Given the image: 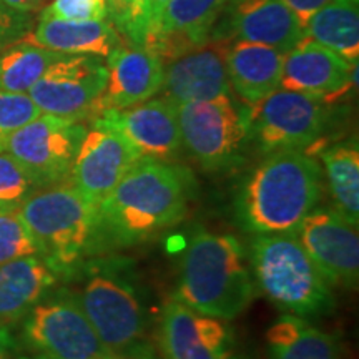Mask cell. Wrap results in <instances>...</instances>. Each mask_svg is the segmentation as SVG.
I'll list each match as a JSON object with an SVG mask.
<instances>
[{
  "instance_id": "4fadbf2b",
  "label": "cell",
  "mask_w": 359,
  "mask_h": 359,
  "mask_svg": "<svg viewBox=\"0 0 359 359\" xmlns=\"http://www.w3.org/2000/svg\"><path fill=\"white\" fill-rule=\"evenodd\" d=\"M233 330L228 321L195 311L168 299L158 323V348L163 359H231Z\"/></svg>"
},
{
  "instance_id": "1f68e13d",
  "label": "cell",
  "mask_w": 359,
  "mask_h": 359,
  "mask_svg": "<svg viewBox=\"0 0 359 359\" xmlns=\"http://www.w3.org/2000/svg\"><path fill=\"white\" fill-rule=\"evenodd\" d=\"M32 17L30 13L11 11L0 6V52L30 32Z\"/></svg>"
},
{
  "instance_id": "7a4b0ae2",
  "label": "cell",
  "mask_w": 359,
  "mask_h": 359,
  "mask_svg": "<svg viewBox=\"0 0 359 359\" xmlns=\"http://www.w3.org/2000/svg\"><path fill=\"white\" fill-rule=\"evenodd\" d=\"M325 195L321 163L298 150L275 151L253 168L236 193V222L251 235L294 233Z\"/></svg>"
},
{
  "instance_id": "f35d334b",
  "label": "cell",
  "mask_w": 359,
  "mask_h": 359,
  "mask_svg": "<svg viewBox=\"0 0 359 359\" xmlns=\"http://www.w3.org/2000/svg\"><path fill=\"white\" fill-rule=\"evenodd\" d=\"M231 359H250L248 356H243V354H233Z\"/></svg>"
},
{
  "instance_id": "5b68a950",
  "label": "cell",
  "mask_w": 359,
  "mask_h": 359,
  "mask_svg": "<svg viewBox=\"0 0 359 359\" xmlns=\"http://www.w3.org/2000/svg\"><path fill=\"white\" fill-rule=\"evenodd\" d=\"M248 259L257 290L285 314L316 318L333 309V288L294 233L253 235Z\"/></svg>"
},
{
  "instance_id": "d6a6232c",
  "label": "cell",
  "mask_w": 359,
  "mask_h": 359,
  "mask_svg": "<svg viewBox=\"0 0 359 359\" xmlns=\"http://www.w3.org/2000/svg\"><path fill=\"white\" fill-rule=\"evenodd\" d=\"M148 29H150V12L148 0H133L132 4V39L130 45L143 47Z\"/></svg>"
},
{
  "instance_id": "74e56055",
  "label": "cell",
  "mask_w": 359,
  "mask_h": 359,
  "mask_svg": "<svg viewBox=\"0 0 359 359\" xmlns=\"http://www.w3.org/2000/svg\"><path fill=\"white\" fill-rule=\"evenodd\" d=\"M114 359H155L154 353H142V354H133V356H123V358H114Z\"/></svg>"
},
{
  "instance_id": "ffe728a7",
  "label": "cell",
  "mask_w": 359,
  "mask_h": 359,
  "mask_svg": "<svg viewBox=\"0 0 359 359\" xmlns=\"http://www.w3.org/2000/svg\"><path fill=\"white\" fill-rule=\"evenodd\" d=\"M226 30L230 37L262 43L288 53L306 37L304 27L283 0H230Z\"/></svg>"
},
{
  "instance_id": "8d00e7d4",
  "label": "cell",
  "mask_w": 359,
  "mask_h": 359,
  "mask_svg": "<svg viewBox=\"0 0 359 359\" xmlns=\"http://www.w3.org/2000/svg\"><path fill=\"white\" fill-rule=\"evenodd\" d=\"M168 2L170 0H148V12H150V29H148V34L154 32L156 27H158Z\"/></svg>"
},
{
  "instance_id": "e0dca14e",
  "label": "cell",
  "mask_w": 359,
  "mask_h": 359,
  "mask_svg": "<svg viewBox=\"0 0 359 359\" xmlns=\"http://www.w3.org/2000/svg\"><path fill=\"white\" fill-rule=\"evenodd\" d=\"M228 47V39L208 40L167 62L163 65L161 97L178 105L230 95L231 87L226 72Z\"/></svg>"
},
{
  "instance_id": "e575fe53",
  "label": "cell",
  "mask_w": 359,
  "mask_h": 359,
  "mask_svg": "<svg viewBox=\"0 0 359 359\" xmlns=\"http://www.w3.org/2000/svg\"><path fill=\"white\" fill-rule=\"evenodd\" d=\"M0 359H24L19 343L8 327H0Z\"/></svg>"
},
{
  "instance_id": "ac0fdd59",
  "label": "cell",
  "mask_w": 359,
  "mask_h": 359,
  "mask_svg": "<svg viewBox=\"0 0 359 359\" xmlns=\"http://www.w3.org/2000/svg\"><path fill=\"white\" fill-rule=\"evenodd\" d=\"M105 64L109 69V80L93 109L92 118L105 110L130 109L160 93L163 62L147 48L118 45L107 57Z\"/></svg>"
},
{
  "instance_id": "d590c367",
  "label": "cell",
  "mask_w": 359,
  "mask_h": 359,
  "mask_svg": "<svg viewBox=\"0 0 359 359\" xmlns=\"http://www.w3.org/2000/svg\"><path fill=\"white\" fill-rule=\"evenodd\" d=\"M48 0H0V6L11 8V11L22 12V13H32L42 11Z\"/></svg>"
},
{
  "instance_id": "6da1fadb",
  "label": "cell",
  "mask_w": 359,
  "mask_h": 359,
  "mask_svg": "<svg viewBox=\"0 0 359 359\" xmlns=\"http://www.w3.org/2000/svg\"><path fill=\"white\" fill-rule=\"evenodd\" d=\"M191 172L172 161L140 158L98 205V245L130 248L154 240L187 217Z\"/></svg>"
},
{
  "instance_id": "ba28073f",
  "label": "cell",
  "mask_w": 359,
  "mask_h": 359,
  "mask_svg": "<svg viewBox=\"0 0 359 359\" xmlns=\"http://www.w3.org/2000/svg\"><path fill=\"white\" fill-rule=\"evenodd\" d=\"M22 344L35 359H114L70 291L45 296L22 318Z\"/></svg>"
},
{
  "instance_id": "d4e9b609",
  "label": "cell",
  "mask_w": 359,
  "mask_h": 359,
  "mask_svg": "<svg viewBox=\"0 0 359 359\" xmlns=\"http://www.w3.org/2000/svg\"><path fill=\"white\" fill-rule=\"evenodd\" d=\"M304 34L349 62L359 58V0H331L304 24Z\"/></svg>"
},
{
  "instance_id": "484cf974",
  "label": "cell",
  "mask_w": 359,
  "mask_h": 359,
  "mask_svg": "<svg viewBox=\"0 0 359 359\" xmlns=\"http://www.w3.org/2000/svg\"><path fill=\"white\" fill-rule=\"evenodd\" d=\"M325 187L330 190L334 212L353 226L359 223V150L358 143L346 142L326 148L321 154Z\"/></svg>"
},
{
  "instance_id": "83f0119b",
  "label": "cell",
  "mask_w": 359,
  "mask_h": 359,
  "mask_svg": "<svg viewBox=\"0 0 359 359\" xmlns=\"http://www.w3.org/2000/svg\"><path fill=\"white\" fill-rule=\"evenodd\" d=\"M37 190L25 170L6 150H0V213L17 212Z\"/></svg>"
},
{
  "instance_id": "7c38bea8",
  "label": "cell",
  "mask_w": 359,
  "mask_h": 359,
  "mask_svg": "<svg viewBox=\"0 0 359 359\" xmlns=\"http://www.w3.org/2000/svg\"><path fill=\"white\" fill-rule=\"evenodd\" d=\"M294 235L331 288H358V226L348 223L333 208L316 206L296 228Z\"/></svg>"
},
{
  "instance_id": "f546056e",
  "label": "cell",
  "mask_w": 359,
  "mask_h": 359,
  "mask_svg": "<svg viewBox=\"0 0 359 359\" xmlns=\"http://www.w3.org/2000/svg\"><path fill=\"white\" fill-rule=\"evenodd\" d=\"M42 114L27 93H13L0 90V150L8 138L24 125Z\"/></svg>"
},
{
  "instance_id": "8fae6325",
  "label": "cell",
  "mask_w": 359,
  "mask_h": 359,
  "mask_svg": "<svg viewBox=\"0 0 359 359\" xmlns=\"http://www.w3.org/2000/svg\"><path fill=\"white\" fill-rule=\"evenodd\" d=\"M107 80L109 69L102 57L62 55L27 95L42 114L83 122L92 116Z\"/></svg>"
},
{
  "instance_id": "2e32d148",
  "label": "cell",
  "mask_w": 359,
  "mask_h": 359,
  "mask_svg": "<svg viewBox=\"0 0 359 359\" xmlns=\"http://www.w3.org/2000/svg\"><path fill=\"white\" fill-rule=\"evenodd\" d=\"M140 158L122 135L92 123L80 143L69 182L98 206Z\"/></svg>"
},
{
  "instance_id": "3957f363",
  "label": "cell",
  "mask_w": 359,
  "mask_h": 359,
  "mask_svg": "<svg viewBox=\"0 0 359 359\" xmlns=\"http://www.w3.org/2000/svg\"><path fill=\"white\" fill-rule=\"evenodd\" d=\"M258 296L248 253L236 236L196 231L180 257L175 299L208 316L231 321Z\"/></svg>"
},
{
  "instance_id": "603a6c76",
  "label": "cell",
  "mask_w": 359,
  "mask_h": 359,
  "mask_svg": "<svg viewBox=\"0 0 359 359\" xmlns=\"http://www.w3.org/2000/svg\"><path fill=\"white\" fill-rule=\"evenodd\" d=\"M40 47L50 48L65 55H95L107 58L122 37L107 20H40L30 35Z\"/></svg>"
},
{
  "instance_id": "d6986e66",
  "label": "cell",
  "mask_w": 359,
  "mask_h": 359,
  "mask_svg": "<svg viewBox=\"0 0 359 359\" xmlns=\"http://www.w3.org/2000/svg\"><path fill=\"white\" fill-rule=\"evenodd\" d=\"M230 0H170L160 24L147 35L143 48L163 62L208 42Z\"/></svg>"
},
{
  "instance_id": "44dd1931",
  "label": "cell",
  "mask_w": 359,
  "mask_h": 359,
  "mask_svg": "<svg viewBox=\"0 0 359 359\" xmlns=\"http://www.w3.org/2000/svg\"><path fill=\"white\" fill-rule=\"evenodd\" d=\"M285 53L262 43L235 40L226 53L231 90L246 105H257L281 88Z\"/></svg>"
},
{
  "instance_id": "8992f818",
  "label": "cell",
  "mask_w": 359,
  "mask_h": 359,
  "mask_svg": "<svg viewBox=\"0 0 359 359\" xmlns=\"http://www.w3.org/2000/svg\"><path fill=\"white\" fill-rule=\"evenodd\" d=\"M75 296L111 358L151 351L145 306L135 286L116 269L97 264Z\"/></svg>"
},
{
  "instance_id": "cb8c5ba5",
  "label": "cell",
  "mask_w": 359,
  "mask_h": 359,
  "mask_svg": "<svg viewBox=\"0 0 359 359\" xmlns=\"http://www.w3.org/2000/svg\"><path fill=\"white\" fill-rule=\"evenodd\" d=\"M266 349L268 359H343V346L334 334L294 314H283L273 323Z\"/></svg>"
},
{
  "instance_id": "9a60e30c",
  "label": "cell",
  "mask_w": 359,
  "mask_h": 359,
  "mask_svg": "<svg viewBox=\"0 0 359 359\" xmlns=\"http://www.w3.org/2000/svg\"><path fill=\"white\" fill-rule=\"evenodd\" d=\"M358 83V62L304 37L283 60L281 88L303 93L330 105L343 98Z\"/></svg>"
},
{
  "instance_id": "30bf717a",
  "label": "cell",
  "mask_w": 359,
  "mask_h": 359,
  "mask_svg": "<svg viewBox=\"0 0 359 359\" xmlns=\"http://www.w3.org/2000/svg\"><path fill=\"white\" fill-rule=\"evenodd\" d=\"M87 127L79 120L40 114L8 138L4 150L12 156L37 188L69 180Z\"/></svg>"
},
{
  "instance_id": "4316f807",
  "label": "cell",
  "mask_w": 359,
  "mask_h": 359,
  "mask_svg": "<svg viewBox=\"0 0 359 359\" xmlns=\"http://www.w3.org/2000/svg\"><path fill=\"white\" fill-rule=\"evenodd\" d=\"M65 53L40 47L30 39L17 40L0 52V90L29 93L53 62Z\"/></svg>"
},
{
  "instance_id": "7402d4cb",
  "label": "cell",
  "mask_w": 359,
  "mask_h": 359,
  "mask_svg": "<svg viewBox=\"0 0 359 359\" xmlns=\"http://www.w3.org/2000/svg\"><path fill=\"white\" fill-rule=\"evenodd\" d=\"M53 269L40 257L0 264V327L20 321L57 283Z\"/></svg>"
},
{
  "instance_id": "f1b7e54d",
  "label": "cell",
  "mask_w": 359,
  "mask_h": 359,
  "mask_svg": "<svg viewBox=\"0 0 359 359\" xmlns=\"http://www.w3.org/2000/svg\"><path fill=\"white\" fill-rule=\"evenodd\" d=\"M27 257H40L32 233L19 212L0 213V264Z\"/></svg>"
},
{
  "instance_id": "5bb4252c",
  "label": "cell",
  "mask_w": 359,
  "mask_h": 359,
  "mask_svg": "<svg viewBox=\"0 0 359 359\" xmlns=\"http://www.w3.org/2000/svg\"><path fill=\"white\" fill-rule=\"evenodd\" d=\"M92 123L115 130L142 158L172 161L182 151L177 107L168 98H150L123 110H105Z\"/></svg>"
},
{
  "instance_id": "836d02e7",
  "label": "cell",
  "mask_w": 359,
  "mask_h": 359,
  "mask_svg": "<svg viewBox=\"0 0 359 359\" xmlns=\"http://www.w3.org/2000/svg\"><path fill=\"white\" fill-rule=\"evenodd\" d=\"M283 2L293 11L294 15L298 17V20L304 27V24L311 19L314 13L325 7L326 4H330L331 0H283Z\"/></svg>"
},
{
  "instance_id": "9c48e42d",
  "label": "cell",
  "mask_w": 359,
  "mask_h": 359,
  "mask_svg": "<svg viewBox=\"0 0 359 359\" xmlns=\"http://www.w3.org/2000/svg\"><path fill=\"white\" fill-rule=\"evenodd\" d=\"M327 116V103L278 88L250 107L248 145L264 156L285 150L309 154V148L316 147L326 132Z\"/></svg>"
},
{
  "instance_id": "4dcf8cb0",
  "label": "cell",
  "mask_w": 359,
  "mask_h": 359,
  "mask_svg": "<svg viewBox=\"0 0 359 359\" xmlns=\"http://www.w3.org/2000/svg\"><path fill=\"white\" fill-rule=\"evenodd\" d=\"M109 4L107 0H52L42 8L40 20H107Z\"/></svg>"
},
{
  "instance_id": "277c9868",
  "label": "cell",
  "mask_w": 359,
  "mask_h": 359,
  "mask_svg": "<svg viewBox=\"0 0 359 359\" xmlns=\"http://www.w3.org/2000/svg\"><path fill=\"white\" fill-rule=\"evenodd\" d=\"M17 212L57 276L72 275L85 258L97 253L98 206L69 180L39 188Z\"/></svg>"
},
{
  "instance_id": "52a82bcc",
  "label": "cell",
  "mask_w": 359,
  "mask_h": 359,
  "mask_svg": "<svg viewBox=\"0 0 359 359\" xmlns=\"http://www.w3.org/2000/svg\"><path fill=\"white\" fill-rule=\"evenodd\" d=\"M177 116L183 147L208 172L231 168L248 147L250 107L231 95L178 103Z\"/></svg>"
}]
</instances>
